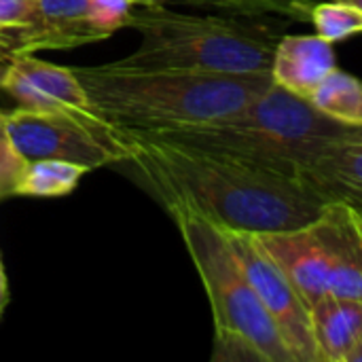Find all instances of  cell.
<instances>
[{"instance_id":"cell-26","label":"cell","mask_w":362,"mask_h":362,"mask_svg":"<svg viewBox=\"0 0 362 362\" xmlns=\"http://www.w3.org/2000/svg\"><path fill=\"white\" fill-rule=\"evenodd\" d=\"M350 2H354V4H358V6H361V8H362V0H350Z\"/></svg>"},{"instance_id":"cell-27","label":"cell","mask_w":362,"mask_h":362,"mask_svg":"<svg viewBox=\"0 0 362 362\" xmlns=\"http://www.w3.org/2000/svg\"><path fill=\"white\" fill-rule=\"evenodd\" d=\"M0 57H4V55H2V53H0ZM4 59H8V57H4Z\"/></svg>"},{"instance_id":"cell-6","label":"cell","mask_w":362,"mask_h":362,"mask_svg":"<svg viewBox=\"0 0 362 362\" xmlns=\"http://www.w3.org/2000/svg\"><path fill=\"white\" fill-rule=\"evenodd\" d=\"M6 134L25 161L62 159L98 170L125 163L127 151L112 125L93 112L15 108L6 115Z\"/></svg>"},{"instance_id":"cell-11","label":"cell","mask_w":362,"mask_h":362,"mask_svg":"<svg viewBox=\"0 0 362 362\" xmlns=\"http://www.w3.org/2000/svg\"><path fill=\"white\" fill-rule=\"evenodd\" d=\"M335 68L333 42L318 34H282L276 42L269 72L278 87L310 100Z\"/></svg>"},{"instance_id":"cell-5","label":"cell","mask_w":362,"mask_h":362,"mask_svg":"<svg viewBox=\"0 0 362 362\" xmlns=\"http://www.w3.org/2000/svg\"><path fill=\"white\" fill-rule=\"evenodd\" d=\"M199 274L214 320L216 362H295L240 267L227 231L187 206H168Z\"/></svg>"},{"instance_id":"cell-17","label":"cell","mask_w":362,"mask_h":362,"mask_svg":"<svg viewBox=\"0 0 362 362\" xmlns=\"http://www.w3.org/2000/svg\"><path fill=\"white\" fill-rule=\"evenodd\" d=\"M310 100L318 110L341 123L362 125V81L354 74L335 68Z\"/></svg>"},{"instance_id":"cell-12","label":"cell","mask_w":362,"mask_h":362,"mask_svg":"<svg viewBox=\"0 0 362 362\" xmlns=\"http://www.w3.org/2000/svg\"><path fill=\"white\" fill-rule=\"evenodd\" d=\"M98 40L104 36L89 21V0H38V19L17 36L11 57Z\"/></svg>"},{"instance_id":"cell-24","label":"cell","mask_w":362,"mask_h":362,"mask_svg":"<svg viewBox=\"0 0 362 362\" xmlns=\"http://www.w3.org/2000/svg\"><path fill=\"white\" fill-rule=\"evenodd\" d=\"M348 362H362V333L361 337H358V341H356V346H354V350H352V354H350V358Z\"/></svg>"},{"instance_id":"cell-2","label":"cell","mask_w":362,"mask_h":362,"mask_svg":"<svg viewBox=\"0 0 362 362\" xmlns=\"http://www.w3.org/2000/svg\"><path fill=\"white\" fill-rule=\"evenodd\" d=\"M91 112L127 132H170L225 121L248 108L272 85V72L206 74L121 70L110 64L72 68Z\"/></svg>"},{"instance_id":"cell-14","label":"cell","mask_w":362,"mask_h":362,"mask_svg":"<svg viewBox=\"0 0 362 362\" xmlns=\"http://www.w3.org/2000/svg\"><path fill=\"white\" fill-rule=\"evenodd\" d=\"M308 314L318 362H348L362 333V301L329 293Z\"/></svg>"},{"instance_id":"cell-7","label":"cell","mask_w":362,"mask_h":362,"mask_svg":"<svg viewBox=\"0 0 362 362\" xmlns=\"http://www.w3.org/2000/svg\"><path fill=\"white\" fill-rule=\"evenodd\" d=\"M227 238L240 267L244 269V276L267 308L291 356L295 362H318L308 308L299 299L288 278L263 250L255 233L227 231Z\"/></svg>"},{"instance_id":"cell-19","label":"cell","mask_w":362,"mask_h":362,"mask_svg":"<svg viewBox=\"0 0 362 362\" xmlns=\"http://www.w3.org/2000/svg\"><path fill=\"white\" fill-rule=\"evenodd\" d=\"M38 19V0H0V53L11 59L17 36Z\"/></svg>"},{"instance_id":"cell-20","label":"cell","mask_w":362,"mask_h":362,"mask_svg":"<svg viewBox=\"0 0 362 362\" xmlns=\"http://www.w3.org/2000/svg\"><path fill=\"white\" fill-rule=\"evenodd\" d=\"M134 8V0H89V21L104 38H108L117 30L127 28Z\"/></svg>"},{"instance_id":"cell-9","label":"cell","mask_w":362,"mask_h":362,"mask_svg":"<svg viewBox=\"0 0 362 362\" xmlns=\"http://www.w3.org/2000/svg\"><path fill=\"white\" fill-rule=\"evenodd\" d=\"M329 265V293L362 301V212L331 202L312 223Z\"/></svg>"},{"instance_id":"cell-15","label":"cell","mask_w":362,"mask_h":362,"mask_svg":"<svg viewBox=\"0 0 362 362\" xmlns=\"http://www.w3.org/2000/svg\"><path fill=\"white\" fill-rule=\"evenodd\" d=\"M89 170L85 165L62 161V159H38L28 161L17 185L15 193L19 197H64L76 189L81 178Z\"/></svg>"},{"instance_id":"cell-1","label":"cell","mask_w":362,"mask_h":362,"mask_svg":"<svg viewBox=\"0 0 362 362\" xmlns=\"http://www.w3.org/2000/svg\"><path fill=\"white\" fill-rule=\"evenodd\" d=\"M127 161L168 206H187L227 231L265 233L314 223L327 202L297 178L255 163L117 129Z\"/></svg>"},{"instance_id":"cell-4","label":"cell","mask_w":362,"mask_h":362,"mask_svg":"<svg viewBox=\"0 0 362 362\" xmlns=\"http://www.w3.org/2000/svg\"><path fill=\"white\" fill-rule=\"evenodd\" d=\"M144 136L229 155L297 178L299 168L329 144L362 138V125L341 123L318 110L312 100L274 83L235 117L202 127L146 132Z\"/></svg>"},{"instance_id":"cell-25","label":"cell","mask_w":362,"mask_h":362,"mask_svg":"<svg viewBox=\"0 0 362 362\" xmlns=\"http://www.w3.org/2000/svg\"><path fill=\"white\" fill-rule=\"evenodd\" d=\"M8 62H11V59L0 57V81H2V74H4V70H6V66H8Z\"/></svg>"},{"instance_id":"cell-13","label":"cell","mask_w":362,"mask_h":362,"mask_svg":"<svg viewBox=\"0 0 362 362\" xmlns=\"http://www.w3.org/2000/svg\"><path fill=\"white\" fill-rule=\"evenodd\" d=\"M297 180L327 204L341 202L362 212V138L329 144L299 168Z\"/></svg>"},{"instance_id":"cell-3","label":"cell","mask_w":362,"mask_h":362,"mask_svg":"<svg viewBox=\"0 0 362 362\" xmlns=\"http://www.w3.org/2000/svg\"><path fill=\"white\" fill-rule=\"evenodd\" d=\"M286 21L250 19L225 13H182L163 6H138L127 28L140 45L127 57L110 62L121 70H176L206 74L269 72L276 42Z\"/></svg>"},{"instance_id":"cell-22","label":"cell","mask_w":362,"mask_h":362,"mask_svg":"<svg viewBox=\"0 0 362 362\" xmlns=\"http://www.w3.org/2000/svg\"><path fill=\"white\" fill-rule=\"evenodd\" d=\"M6 303H8V284H6V274H4V267L0 261V318H2Z\"/></svg>"},{"instance_id":"cell-16","label":"cell","mask_w":362,"mask_h":362,"mask_svg":"<svg viewBox=\"0 0 362 362\" xmlns=\"http://www.w3.org/2000/svg\"><path fill=\"white\" fill-rule=\"evenodd\" d=\"M320 0H176V4L250 17V19H278L286 23H305Z\"/></svg>"},{"instance_id":"cell-8","label":"cell","mask_w":362,"mask_h":362,"mask_svg":"<svg viewBox=\"0 0 362 362\" xmlns=\"http://www.w3.org/2000/svg\"><path fill=\"white\" fill-rule=\"evenodd\" d=\"M0 89L23 108L91 112L87 93L74 70L36 59L34 55L11 57Z\"/></svg>"},{"instance_id":"cell-10","label":"cell","mask_w":362,"mask_h":362,"mask_svg":"<svg viewBox=\"0 0 362 362\" xmlns=\"http://www.w3.org/2000/svg\"><path fill=\"white\" fill-rule=\"evenodd\" d=\"M255 238L288 278L308 312L329 295L327 255L312 223L295 229L255 233Z\"/></svg>"},{"instance_id":"cell-18","label":"cell","mask_w":362,"mask_h":362,"mask_svg":"<svg viewBox=\"0 0 362 362\" xmlns=\"http://www.w3.org/2000/svg\"><path fill=\"white\" fill-rule=\"evenodd\" d=\"M320 38L329 42L348 40L362 32V8L350 0H320L310 17Z\"/></svg>"},{"instance_id":"cell-23","label":"cell","mask_w":362,"mask_h":362,"mask_svg":"<svg viewBox=\"0 0 362 362\" xmlns=\"http://www.w3.org/2000/svg\"><path fill=\"white\" fill-rule=\"evenodd\" d=\"M170 2H176V0H134L136 6H163Z\"/></svg>"},{"instance_id":"cell-21","label":"cell","mask_w":362,"mask_h":362,"mask_svg":"<svg viewBox=\"0 0 362 362\" xmlns=\"http://www.w3.org/2000/svg\"><path fill=\"white\" fill-rule=\"evenodd\" d=\"M25 159L15 151L6 134V119L0 123V199L15 193V185L25 168Z\"/></svg>"}]
</instances>
